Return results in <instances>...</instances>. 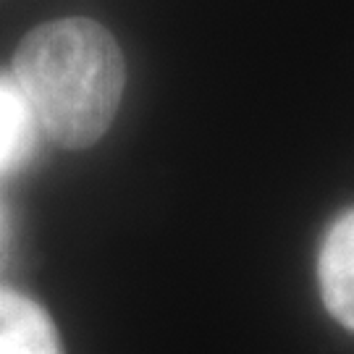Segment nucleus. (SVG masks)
<instances>
[{"label":"nucleus","mask_w":354,"mask_h":354,"mask_svg":"<svg viewBox=\"0 0 354 354\" xmlns=\"http://www.w3.org/2000/svg\"><path fill=\"white\" fill-rule=\"evenodd\" d=\"M42 134L64 150H87L111 129L127 87V61L102 24L68 16L35 26L13 53Z\"/></svg>","instance_id":"1"},{"label":"nucleus","mask_w":354,"mask_h":354,"mask_svg":"<svg viewBox=\"0 0 354 354\" xmlns=\"http://www.w3.org/2000/svg\"><path fill=\"white\" fill-rule=\"evenodd\" d=\"M317 286L330 317L354 333V207L344 210L323 236Z\"/></svg>","instance_id":"2"},{"label":"nucleus","mask_w":354,"mask_h":354,"mask_svg":"<svg viewBox=\"0 0 354 354\" xmlns=\"http://www.w3.org/2000/svg\"><path fill=\"white\" fill-rule=\"evenodd\" d=\"M0 354H64L48 310L11 286H0Z\"/></svg>","instance_id":"3"},{"label":"nucleus","mask_w":354,"mask_h":354,"mask_svg":"<svg viewBox=\"0 0 354 354\" xmlns=\"http://www.w3.org/2000/svg\"><path fill=\"white\" fill-rule=\"evenodd\" d=\"M39 124L16 76L0 74V176L29 163L37 152Z\"/></svg>","instance_id":"4"},{"label":"nucleus","mask_w":354,"mask_h":354,"mask_svg":"<svg viewBox=\"0 0 354 354\" xmlns=\"http://www.w3.org/2000/svg\"><path fill=\"white\" fill-rule=\"evenodd\" d=\"M8 239V221H6V210L0 205V252H3V244Z\"/></svg>","instance_id":"5"}]
</instances>
